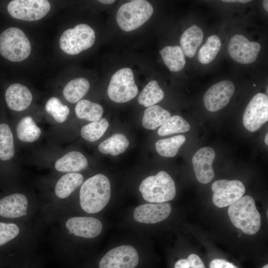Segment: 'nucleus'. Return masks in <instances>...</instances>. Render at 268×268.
Listing matches in <instances>:
<instances>
[{
	"mask_svg": "<svg viewBox=\"0 0 268 268\" xmlns=\"http://www.w3.org/2000/svg\"><path fill=\"white\" fill-rule=\"evenodd\" d=\"M171 210L170 204L167 202L145 203L134 208L133 216L138 222L153 224L166 219Z\"/></svg>",
	"mask_w": 268,
	"mask_h": 268,
	"instance_id": "f3484780",
	"label": "nucleus"
},
{
	"mask_svg": "<svg viewBox=\"0 0 268 268\" xmlns=\"http://www.w3.org/2000/svg\"><path fill=\"white\" fill-rule=\"evenodd\" d=\"M138 263L135 249L130 245H121L107 252L98 262L97 268H135Z\"/></svg>",
	"mask_w": 268,
	"mask_h": 268,
	"instance_id": "9b49d317",
	"label": "nucleus"
},
{
	"mask_svg": "<svg viewBox=\"0 0 268 268\" xmlns=\"http://www.w3.org/2000/svg\"><path fill=\"white\" fill-rule=\"evenodd\" d=\"M153 12V7L148 1L132 0L120 7L116 15L117 22L123 30L131 31L146 22Z\"/></svg>",
	"mask_w": 268,
	"mask_h": 268,
	"instance_id": "423d86ee",
	"label": "nucleus"
},
{
	"mask_svg": "<svg viewBox=\"0 0 268 268\" xmlns=\"http://www.w3.org/2000/svg\"><path fill=\"white\" fill-rule=\"evenodd\" d=\"M268 134H267L265 136V143L267 145H268Z\"/></svg>",
	"mask_w": 268,
	"mask_h": 268,
	"instance_id": "a19ab883",
	"label": "nucleus"
},
{
	"mask_svg": "<svg viewBox=\"0 0 268 268\" xmlns=\"http://www.w3.org/2000/svg\"><path fill=\"white\" fill-rule=\"evenodd\" d=\"M95 33L94 30L86 24H79L73 28L65 30L60 39L61 49L66 54L76 55L94 44Z\"/></svg>",
	"mask_w": 268,
	"mask_h": 268,
	"instance_id": "6e6552de",
	"label": "nucleus"
},
{
	"mask_svg": "<svg viewBox=\"0 0 268 268\" xmlns=\"http://www.w3.org/2000/svg\"><path fill=\"white\" fill-rule=\"evenodd\" d=\"M222 1L224 2H241V3H246L251 1V0H222Z\"/></svg>",
	"mask_w": 268,
	"mask_h": 268,
	"instance_id": "4c0bfd02",
	"label": "nucleus"
},
{
	"mask_svg": "<svg viewBox=\"0 0 268 268\" xmlns=\"http://www.w3.org/2000/svg\"><path fill=\"white\" fill-rule=\"evenodd\" d=\"M263 6L265 9L268 12V1L267 0H263Z\"/></svg>",
	"mask_w": 268,
	"mask_h": 268,
	"instance_id": "ea45409f",
	"label": "nucleus"
},
{
	"mask_svg": "<svg viewBox=\"0 0 268 268\" xmlns=\"http://www.w3.org/2000/svg\"><path fill=\"white\" fill-rule=\"evenodd\" d=\"M110 197L111 186L108 178L102 174H97L88 178L81 185L79 206L87 213H96L106 206Z\"/></svg>",
	"mask_w": 268,
	"mask_h": 268,
	"instance_id": "f03ea898",
	"label": "nucleus"
},
{
	"mask_svg": "<svg viewBox=\"0 0 268 268\" xmlns=\"http://www.w3.org/2000/svg\"><path fill=\"white\" fill-rule=\"evenodd\" d=\"M203 34L197 25H193L186 30L181 36L180 45L184 54L193 58L201 43Z\"/></svg>",
	"mask_w": 268,
	"mask_h": 268,
	"instance_id": "412c9836",
	"label": "nucleus"
},
{
	"mask_svg": "<svg viewBox=\"0 0 268 268\" xmlns=\"http://www.w3.org/2000/svg\"><path fill=\"white\" fill-rule=\"evenodd\" d=\"M209 268H239L232 263L221 259H215L209 263Z\"/></svg>",
	"mask_w": 268,
	"mask_h": 268,
	"instance_id": "e433bc0d",
	"label": "nucleus"
},
{
	"mask_svg": "<svg viewBox=\"0 0 268 268\" xmlns=\"http://www.w3.org/2000/svg\"><path fill=\"white\" fill-rule=\"evenodd\" d=\"M164 93L157 81H149L144 87L138 98V102L145 107H149L161 101Z\"/></svg>",
	"mask_w": 268,
	"mask_h": 268,
	"instance_id": "bb28decb",
	"label": "nucleus"
},
{
	"mask_svg": "<svg viewBox=\"0 0 268 268\" xmlns=\"http://www.w3.org/2000/svg\"><path fill=\"white\" fill-rule=\"evenodd\" d=\"M261 48L260 43L251 42L241 34L234 35L230 40L228 52L231 58L242 64L255 62Z\"/></svg>",
	"mask_w": 268,
	"mask_h": 268,
	"instance_id": "4468645a",
	"label": "nucleus"
},
{
	"mask_svg": "<svg viewBox=\"0 0 268 268\" xmlns=\"http://www.w3.org/2000/svg\"><path fill=\"white\" fill-rule=\"evenodd\" d=\"M138 190L143 198L150 203L171 201L176 192L174 181L164 171L145 178L140 183Z\"/></svg>",
	"mask_w": 268,
	"mask_h": 268,
	"instance_id": "39448f33",
	"label": "nucleus"
},
{
	"mask_svg": "<svg viewBox=\"0 0 268 268\" xmlns=\"http://www.w3.org/2000/svg\"><path fill=\"white\" fill-rule=\"evenodd\" d=\"M18 138L23 142H32L37 140L41 134L40 129L31 117L22 119L16 128Z\"/></svg>",
	"mask_w": 268,
	"mask_h": 268,
	"instance_id": "a878e982",
	"label": "nucleus"
},
{
	"mask_svg": "<svg viewBox=\"0 0 268 268\" xmlns=\"http://www.w3.org/2000/svg\"><path fill=\"white\" fill-rule=\"evenodd\" d=\"M268 120V97L266 94L257 93L250 100L243 114V123L251 132L259 130Z\"/></svg>",
	"mask_w": 268,
	"mask_h": 268,
	"instance_id": "f8f14e48",
	"label": "nucleus"
},
{
	"mask_svg": "<svg viewBox=\"0 0 268 268\" xmlns=\"http://www.w3.org/2000/svg\"><path fill=\"white\" fill-rule=\"evenodd\" d=\"M221 47L220 38L215 35L209 36L198 53V60L203 64H207L214 60Z\"/></svg>",
	"mask_w": 268,
	"mask_h": 268,
	"instance_id": "7c9ffc66",
	"label": "nucleus"
},
{
	"mask_svg": "<svg viewBox=\"0 0 268 268\" xmlns=\"http://www.w3.org/2000/svg\"><path fill=\"white\" fill-rule=\"evenodd\" d=\"M228 214L233 225L245 234L254 235L261 227V214L257 209L255 201L251 196L242 197L230 205Z\"/></svg>",
	"mask_w": 268,
	"mask_h": 268,
	"instance_id": "20e7f679",
	"label": "nucleus"
},
{
	"mask_svg": "<svg viewBox=\"0 0 268 268\" xmlns=\"http://www.w3.org/2000/svg\"><path fill=\"white\" fill-rule=\"evenodd\" d=\"M45 109L47 112L59 123H64L67 120L70 112L69 108L55 97H51L47 101Z\"/></svg>",
	"mask_w": 268,
	"mask_h": 268,
	"instance_id": "72a5a7b5",
	"label": "nucleus"
},
{
	"mask_svg": "<svg viewBox=\"0 0 268 268\" xmlns=\"http://www.w3.org/2000/svg\"><path fill=\"white\" fill-rule=\"evenodd\" d=\"M262 268H268V265L267 264L266 265L264 266Z\"/></svg>",
	"mask_w": 268,
	"mask_h": 268,
	"instance_id": "79ce46f5",
	"label": "nucleus"
},
{
	"mask_svg": "<svg viewBox=\"0 0 268 268\" xmlns=\"http://www.w3.org/2000/svg\"><path fill=\"white\" fill-rule=\"evenodd\" d=\"M83 182V176L78 173H68L61 176L57 181L54 191L56 201L49 206H42L44 209H56L60 207L63 201L66 200Z\"/></svg>",
	"mask_w": 268,
	"mask_h": 268,
	"instance_id": "a211bd4d",
	"label": "nucleus"
},
{
	"mask_svg": "<svg viewBox=\"0 0 268 268\" xmlns=\"http://www.w3.org/2000/svg\"><path fill=\"white\" fill-rule=\"evenodd\" d=\"M214 150L209 146L199 149L192 158L194 171L197 180L205 184L209 183L214 176L212 163L214 160Z\"/></svg>",
	"mask_w": 268,
	"mask_h": 268,
	"instance_id": "dca6fc26",
	"label": "nucleus"
},
{
	"mask_svg": "<svg viewBox=\"0 0 268 268\" xmlns=\"http://www.w3.org/2000/svg\"><path fill=\"white\" fill-rule=\"evenodd\" d=\"M159 53L164 64L171 71H180L185 66V54L181 46H166Z\"/></svg>",
	"mask_w": 268,
	"mask_h": 268,
	"instance_id": "4be33fe9",
	"label": "nucleus"
},
{
	"mask_svg": "<svg viewBox=\"0 0 268 268\" xmlns=\"http://www.w3.org/2000/svg\"><path fill=\"white\" fill-rule=\"evenodd\" d=\"M234 92V85L230 80L216 83L204 95L203 100L205 108L211 112L220 110L229 103Z\"/></svg>",
	"mask_w": 268,
	"mask_h": 268,
	"instance_id": "2eb2a0df",
	"label": "nucleus"
},
{
	"mask_svg": "<svg viewBox=\"0 0 268 268\" xmlns=\"http://www.w3.org/2000/svg\"><path fill=\"white\" fill-rule=\"evenodd\" d=\"M50 8V3L46 0H13L8 3L7 7L12 17L30 21L42 18Z\"/></svg>",
	"mask_w": 268,
	"mask_h": 268,
	"instance_id": "9d476101",
	"label": "nucleus"
},
{
	"mask_svg": "<svg viewBox=\"0 0 268 268\" xmlns=\"http://www.w3.org/2000/svg\"><path fill=\"white\" fill-rule=\"evenodd\" d=\"M42 205L25 194L13 193L0 199V216L14 221L36 222Z\"/></svg>",
	"mask_w": 268,
	"mask_h": 268,
	"instance_id": "7ed1b4c3",
	"label": "nucleus"
},
{
	"mask_svg": "<svg viewBox=\"0 0 268 268\" xmlns=\"http://www.w3.org/2000/svg\"><path fill=\"white\" fill-rule=\"evenodd\" d=\"M98 1L101 2V3H104V4H110L112 3H114L115 1V0H98Z\"/></svg>",
	"mask_w": 268,
	"mask_h": 268,
	"instance_id": "58836bf2",
	"label": "nucleus"
},
{
	"mask_svg": "<svg viewBox=\"0 0 268 268\" xmlns=\"http://www.w3.org/2000/svg\"><path fill=\"white\" fill-rule=\"evenodd\" d=\"M190 129L189 123L180 116L170 117L157 131L160 136H166L176 133H185Z\"/></svg>",
	"mask_w": 268,
	"mask_h": 268,
	"instance_id": "2f4dec72",
	"label": "nucleus"
},
{
	"mask_svg": "<svg viewBox=\"0 0 268 268\" xmlns=\"http://www.w3.org/2000/svg\"><path fill=\"white\" fill-rule=\"evenodd\" d=\"M171 113L159 105L147 108L144 112L142 125L146 129L154 130L162 126L170 117Z\"/></svg>",
	"mask_w": 268,
	"mask_h": 268,
	"instance_id": "5701e85b",
	"label": "nucleus"
},
{
	"mask_svg": "<svg viewBox=\"0 0 268 268\" xmlns=\"http://www.w3.org/2000/svg\"><path fill=\"white\" fill-rule=\"evenodd\" d=\"M14 154L12 133L5 124H0V159L3 161L11 159Z\"/></svg>",
	"mask_w": 268,
	"mask_h": 268,
	"instance_id": "c756f323",
	"label": "nucleus"
},
{
	"mask_svg": "<svg viewBox=\"0 0 268 268\" xmlns=\"http://www.w3.org/2000/svg\"><path fill=\"white\" fill-rule=\"evenodd\" d=\"M138 93L133 71L130 68H123L111 77L107 89L109 98L113 101L125 103L134 98Z\"/></svg>",
	"mask_w": 268,
	"mask_h": 268,
	"instance_id": "1a4fd4ad",
	"label": "nucleus"
},
{
	"mask_svg": "<svg viewBox=\"0 0 268 268\" xmlns=\"http://www.w3.org/2000/svg\"><path fill=\"white\" fill-rule=\"evenodd\" d=\"M102 222L87 216L69 215L62 209H55L50 217L49 232L55 246L65 251L75 239L89 240L98 237L102 231Z\"/></svg>",
	"mask_w": 268,
	"mask_h": 268,
	"instance_id": "f257e3e1",
	"label": "nucleus"
},
{
	"mask_svg": "<svg viewBox=\"0 0 268 268\" xmlns=\"http://www.w3.org/2000/svg\"><path fill=\"white\" fill-rule=\"evenodd\" d=\"M129 145V141L122 134H116L101 142L99 150L104 154L116 156L124 152Z\"/></svg>",
	"mask_w": 268,
	"mask_h": 268,
	"instance_id": "393cba45",
	"label": "nucleus"
},
{
	"mask_svg": "<svg viewBox=\"0 0 268 268\" xmlns=\"http://www.w3.org/2000/svg\"><path fill=\"white\" fill-rule=\"evenodd\" d=\"M212 201L221 208L230 205L239 200L245 193L244 184L239 180L225 179L215 181L211 186Z\"/></svg>",
	"mask_w": 268,
	"mask_h": 268,
	"instance_id": "ddd939ff",
	"label": "nucleus"
},
{
	"mask_svg": "<svg viewBox=\"0 0 268 268\" xmlns=\"http://www.w3.org/2000/svg\"><path fill=\"white\" fill-rule=\"evenodd\" d=\"M174 268H205V267L198 255L192 254L187 259L178 260L174 265Z\"/></svg>",
	"mask_w": 268,
	"mask_h": 268,
	"instance_id": "f704fd0d",
	"label": "nucleus"
},
{
	"mask_svg": "<svg viewBox=\"0 0 268 268\" xmlns=\"http://www.w3.org/2000/svg\"><path fill=\"white\" fill-rule=\"evenodd\" d=\"M109 125V122L105 118H101L83 126L80 132L81 135L89 141H95L104 134Z\"/></svg>",
	"mask_w": 268,
	"mask_h": 268,
	"instance_id": "473e14b6",
	"label": "nucleus"
},
{
	"mask_svg": "<svg viewBox=\"0 0 268 268\" xmlns=\"http://www.w3.org/2000/svg\"><path fill=\"white\" fill-rule=\"evenodd\" d=\"M31 44L23 31L9 27L0 35V53L8 60L17 62L26 59L31 53Z\"/></svg>",
	"mask_w": 268,
	"mask_h": 268,
	"instance_id": "0eeeda50",
	"label": "nucleus"
},
{
	"mask_svg": "<svg viewBox=\"0 0 268 268\" xmlns=\"http://www.w3.org/2000/svg\"><path fill=\"white\" fill-rule=\"evenodd\" d=\"M75 113L79 119L94 122L101 119L103 113L102 107L88 100H81L75 107Z\"/></svg>",
	"mask_w": 268,
	"mask_h": 268,
	"instance_id": "cd10ccee",
	"label": "nucleus"
},
{
	"mask_svg": "<svg viewBox=\"0 0 268 268\" xmlns=\"http://www.w3.org/2000/svg\"><path fill=\"white\" fill-rule=\"evenodd\" d=\"M88 166L86 157L81 152L72 151L68 152L57 160L55 168L58 171L77 173Z\"/></svg>",
	"mask_w": 268,
	"mask_h": 268,
	"instance_id": "aec40b11",
	"label": "nucleus"
},
{
	"mask_svg": "<svg viewBox=\"0 0 268 268\" xmlns=\"http://www.w3.org/2000/svg\"><path fill=\"white\" fill-rule=\"evenodd\" d=\"M185 141L186 137L183 135L160 139L155 142V149L161 156L172 157L176 155L179 149Z\"/></svg>",
	"mask_w": 268,
	"mask_h": 268,
	"instance_id": "c85d7f7f",
	"label": "nucleus"
},
{
	"mask_svg": "<svg viewBox=\"0 0 268 268\" xmlns=\"http://www.w3.org/2000/svg\"><path fill=\"white\" fill-rule=\"evenodd\" d=\"M5 97L8 107L15 111H21L27 109L33 98L28 88L19 83L10 85L5 91Z\"/></svg>",
	"mask_w": 268,
	"mask_h": 268,
	"instance_id": "6ab92c4d",
	"label": "nucleus"
},
{
	"mask_svg": "<svg viewBox=\"0 0 268 268\" xmlns=\"http://www.w3.org/2000/svg\"><path fill=\"white\" fill-rule=\"evenodd\" d=\"M90 84L87 79L83 77L74 78L65 86L63 95L65 98L71 103H75L87 93Z\"/></svg>",
	"mask_w": 268,
	"mask_h": 268,
	"instance_id": "b1692460",
	"label": "nucleus"
},
{
	"mask_svg": "<svg viewBox=\"0 0 268 268\" xmlns=\"http://www.w3.org/2000/svg\"><path fill=\"white\" fill-rule=\"evenodd\" d=\"M44 259L40 256L35 255L25 262L12 268H43Z\"/></svg>",
	"mask_w": 268,
	"mask_h": 268,
	"instance_id": "c9c22d12",
	"label": "nucleus"
}]
</instances>
